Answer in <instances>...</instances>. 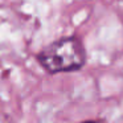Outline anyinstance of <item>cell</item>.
I'll list each match as a JSON object with an SVG mask.
<instances>
[{
  "mask_svg": "<svg viewBox=\"0 0 123 123\" xmlns=\"http://www.w3.org/2000/svg\"><path fill=\"white\" fill-rule=\"evenodd\" d=\"M36 60L49 74L72 73L85 66L86 50L80 38L69 36L46 45L37 53Z\"/></svg>",
  "mask_w": 123,
  "mask_h": 123,
  "instance_id": "6da1fadb",
  "label": "cell"
},
{
  "mask_svg": "<svg viewBox=\"0 0 123 123\" xmlns=\"http://www.w3.org/2000/svg\"><path fill=\"white\" fill-rule=\"evenodd\" d=\"M78 123H103V120H101V119H87V120H82V122H78Z\"/></svg>",
  "mask_w": 123,
  "mask_h": 123,
  "instance_id": "7a4b0ae2",
  "label": "cell"
}]
</instances>
